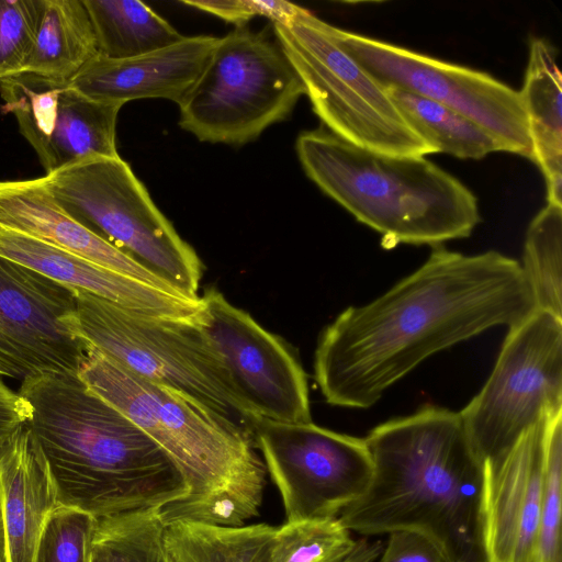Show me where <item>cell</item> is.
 Listing matches in <instances>:
<instances>
[{
    "label": "cell",
    "mask_w": 562,
    "mask_h": 562,
    "mask_svg": "<svg viewBox=\"0 0 562 562\" xmlns=\"http://www.w3.org/2000/svg\"><path fill=\"white\" fill-rule=\"evenodd\" d=\"M536 311L520 263L498 251L463 255L434 247L390 290L349 306L317 341L314 378L335 406L370 408L438 351Z\"/></svg>",
    "instance_id": "6da1fadb"
},
{
    "label": "cell",
    "mask_w": 562,
    "mask_h": 562,
    "mask_svg": "<svg viewBox=\"0 0 562 562\" xmlns=\"http://www.w3.org/2000/svg\"><path fill=\"white\" fill-rule=\"evenodd\" d=\"M364 441L373 475L366 493L337 516L348 530H415L451 562H486L484 462L460 413L425 405L375 426Z\"/></svg>",
    "instance_id": "7a4b0ae2"
},
{
    "label": "cell",
    "mask_w": 562,
    "mask_h": 562,
    "mask_svg": "<svg viewBox=\"0 0 562 562\" xmlns=\"http://www.w3.org/2000/svg\"><path fill=\"white\" fill-rule=\"evenodd\" d=\"M26 422L43 452L58 505L95 518L160 508L189 495L169 457L78 374L21 382Z\"/></svg>",
    "instance_id": "3957f363"
},
{
    "label": "cell",
    "mask_w": 562,
    "mask_h": 562,
    "mask_svg": "<svg viewBox=\"0 0 562 562\" xmlns=\"http://www.w3.org/2000/svg\"><path fill=\"white\" fill-rule=\"evenodd\" d=\"M296 154L306 176L382 246H440L469 237L481 222L476 196L422 156H390L357 147L328 130L301 133Z\"/></svg>",
    "instance_id": "277c9868"
},
{
    "label": "cell",
    "mask_w": 562,
    "mask_h": 562,
    "mask_svg": "<svg viewBox=\"0 0 562 562\" xmlns=\"http://www.w3.org/2000/svg\"><path fill=\"white\" fill-rule=\"evenodd\" d=\"M87 347L78 376L169 457L189 488L183 499L227 494L259 513L267 471L250 431Z\"/></svg>",
    "instance_id": "5b68a950"
},
{
    "label": "cell",
    "mask_w": 562,
    "mask_h": 562,
    "mask_svg": "<svg viewBox=\"0 0 562 562\" xmlns=\"http://www.w3.org/2000/svg\"><path fill=\"white\" fill-rule=\"evenodd\" d=\"M75 290L80 338L124 369L173 390L252 434L260 419L236 389L204 323L151 317Z\"/></svg>",
    "instance_id": "8992f818"
},
{
    "label": "cell",
    "mask_w": 562,
    "mask_h": 562,
    "mask_svg": "<svg viewBox=\"0 0 562 562\" xmlns=\"http://www.w3.org/2000/svg\"><path fill=\"white\" fill-rule=\"evenodd\" d=\"M41 180L56 203L113 247L191 299L203 265L120 156H89Z\"/></svg>",
    "instance_id": "52a82bcc"
},
{
    "label": "cell",
    "mask_w": 562,
    "mask_h": 562,
    "mask_svg": "<svg viewBox=\"0 0 562 562\" xmlns=\"http://www.w3.org/2000/svg\"><path fill=\"white\" fill-rule=\"evenodd\" d=\"M303 94L304 82L272 26H235L220 37L179 105V125L200 142L239 146L288 119Z\"/></svg>",
    "instance_id": "ba28073f"
},
{
    "label": "cell",
    "mask_w": 562,
    "mask_h": 562,
    "mask_svg": "<svg viewBox=\"0 0 562 562\" xmlns=\"http://www.w3.org/2000/svg\"><path fill=\"white\" fill-rule=\"evenodd\" d=\"M301 76L313 111L329 132L367 150L390 156L434 154L406 122L385 87L335 40L330 24L305 9L272 23Z\"/></svg>",
    "instance_id": "9c48e42d"
},
{
    "label": "cell",
    "mask_w": 562,
    "mask_h": 562,
    "mask_svg": "<svg viewBox=\"0 0 562 562\" xmlns=\"http://www.w3.org/2000/svg\"><path fill=\"white\" fill-rule=\"evenodd\" d=\"M508 329L488 379L459 412L483 462L562 412V319L536 310Z\"/></svg>",
    "instance_id": "30bf717a"
},
{
    "label": "cell",
    "mask_w": 562,
    "mask_h": 562,
    "mask_svg": "<svg viewBox=\"0 0 562 562\" xmlns=\"http://www.w3.org/2000/svg\"><path fill=\"white\" fill-rule=\"evenodd\" d=\"M252 437L279 490L285 522L337 517L371 483L373 462L364 438L313 422L265 418L254 425Z\"/></svg>",
    "instance_id": "8fae6325"
},
{
    "label": "cell",
    "mask_w": 562,
    "mask_h": 562,
    "mask_svg": "<svg viewBox=\"0 0 562 562\" xmlns=\"http://www.w3.org/2000/svg\"><path fill=\"white\" fill-rule=\"evenodd\" d=\"M339 45L384 87L416 93L472 120L508 153L532 159L520 92L486 72L330 25Z\"/></svg>",
    "instance_id": "7c38bea8"
},
{
    "label": "cell",
    "mask_w": 562,
    "mask_h": 562,
    "mask_svg": "<svg viewBox=\"0 0 562 562\" xmlns=\"http://www.w3.org/2000/svg\"><path fill=\"white\" fill-rule=\"evenodd\" d=\"M75 311L74 289L0 256V376L78 374L88 347Z\"/></svg>",
    "instance_id": "4fadbf2b"
},
{
    "label": "cell",
    "mask_w": 562,
    "mask_h": 562,
    "mask_svg": "<svg viewBox=\"0 0 562 562\" xmlns=\"http://www.w3.org/2000/svg\"><path fill=\"white\" fill-rule=\"evenodd\" d=\"M203 328L246 403L261 419L308 423L306 374L291 348L216 289L202 296Z\"/></svg>",
    "instance_id": "5bb4252c"
},
{
    "label": "cell",
    "mask_w": 562,
    "mask_h": 562,
    "mask_svg": "<svg viewBox=\"0 0 562 562\" xmlns=\"http://www.w3.org/2000/svg\"><path fill=\"white\" fill-rule=\"evenodd\" d=\"M0 95L46 173L89 156H119L116 121L124 103L94 100L69 82L27 72L1 81Z\"/></svg>",
    "instance_id": "9a60e30c"
},
{
    "label": "cell",
    "mask_w": 562,
    "mask_h": 562,
    "mask_svg": "<svg viewBox=\"0 0 562 562\" xmlns=\"http://www.w3.org/2000/svg\"><path fill=\"white\" fill-rule=\"evenodd\" d=\"M546 420L508 452L484 462L486 562H537Z\"/></svg>",
    "instance_id": "2e32d148"
},
{
    "label": "cell",
    "mask_w": 562,
    "mask_h": 562,
    "mask_svg": "<svg viewBox=\"0 0 562 562\" xmlns=\"http://www.w3.org/2000/svg\"><path fill=\"white\" fill-rule=\"evenodd\" d=\"M0 256L140 315L199 323L206 317L201 296L190 299L165 291L1 224Z\"/></svg>",
    "instance_id": "e0dca14e"
},
{
    "label": "cell",
    "mask_w": 562,
    "mask_h": 562,
    "mask_svg": "<svg viewBox=\"0 0 562 562\" xmlns=\"http://www.w3.org/2000/svg\"><path fill=\"white\" fill-rule=\"evenodd\" d=\"M220 37L183 36L165 48L127 59L97 55L69 85L100 101L167 99L180 105L207 66Z\"/></svg>",
    "instance_id": "ac0fdd59"
},
{
    "label": "cell",
    "mask_w": 562,
    "mask_h": 562,
    "mask_svg": "<svg viewBox=\"0 0 562 562\" xmlns=\"http://www.w3.org/2000/svg\"><path fill=\"white\" fill-rule=\"evenodd\" d=\"M0 224L103 268L182 295L65 212L41 178L0 181Z\"/></svg>",
    "instance_id": "d6986e66"
},
{
    "label": "cell",
    "mask_w": 562,
    "mask_h": 562,
    "mask_svg": "<svg viewBox=\"0 0 562 562\" xmlns=\"http://www.w3.org/2000/svg\"><path fill=\"white\" fill-rule=\"evenodd\" d=\"M0 486L8 562H35L58 503L48 464L26 423L0 441Z\"/></svg>",
    "instance_id": "ffe728a7"
},
{
    "label": "cell",
    "mask_w": 562,
    "mask_h": 562,
    "mask_svg": "<svg viewBox=\"0 0 562 562\" xmlns=\"http://www.w3.org/2000/svg\"><path fill=\"white\" fill-rule=\"evenodd\" d=\"M562 79L557 50L532 37L522 89L519 91L532 146V160L547 184L548 204L562 206Z\"/></svg>",
    "instance_id": "44dd1931"
},
{
    "label": "cell",
    "mask_w": 562,
    "mask_h": 562,
    "mask_svg": "<svg viewBox=\"0 0 562 562\" xmlns=\"http://www.w3.org/2000/svg\"><path fill=\"white\" fill-rule=\"evenodd\" d=\"M98 54L83 0H42L41 19L25 72L69 82Z\"/></svg>",
    "instance_id": "7402d4cb"
},
{
    "label": "cell",
    "mask_w": 562,
    "mask_h": 562,
    "mask_svg": "<svg viewBox=\"0 0 562 562\" xmlns=\"http://www.w3.org/2000/svg\"><path fill=\"white\" fill-rule=\"evenodd\" d=\"M277 527L215 526L191 520L165 525L164 543L171 562H272Z\"/></svg>",
    "instance_id": "603a6c76"
},
{
    "label": "cell",
    "mask_w": 562,
    "mask_h": 562,
    "mask_svg": "<svg viewBox=\"0 0 562 562\" xmlns=\"http://www.w3.org/2000/svg\"><path fill=\"white\" fill-rule=\"evenodd\" d=\"M99 55L127 59L183 38L171 24L138 0H83Z\"/></svg>",
    "instance_id": "cb8c5ba5"
},
{
    "label": "cell",
    "mask_w": 562,
    "mask_h": 562,
    "mask_svg": "<svg viewBox=\"0 0 562 562\" xmlns=\"http://www.w3.org/2000/svg\"><path fill=\"white\" fill-rule=\"evenodd\" d=\"M385 89L409 126L435 153L480 159L494 151H507L497 137L454 110L403 89Z\"/></svg>",
    "instance_id": "d4e9b609"
},
{
    "label": "cell",
    "mask_w": 562,
    "mask_h": 562,
    "mask_svg": "<svg viewBox=\"0 0 562 562\" xmlns=\"http://www.w3.org/2000/svg\"><path fill=\"white\" fill-rule=\"evenodd\" d=\"M520 266L536 310L562 319V206L547 204L530 222Z\"/></svg>",
    "instance_id": "484cf974"
},
{
    "label": "cell",
    "mask_w": 562,
    "mask_h": 562,
    "mask_svg": "<svg viewBox=\"0 0 562 562\" xmlns=\"http://www.w3.org/2000/svg\"><path fill=\"white\" fill-rule=\"evenodd\" d=\"M159 508L98 517L92 548L104 562H171Z\"/></svg>",
    "instance_id": "4316f807"
},
{
    "label": "cell",
    "mask_w": 562,
    "mask_h": 562,
    "mask_svg": "<svg viewBox=\"0 0 562 562\" xmlns=\"http://www.w3.org/2000/svg\"><path fill=\"white\" fill-rule=\"evenodd\" d=\"M356 541L337 517L284 522L277 527L272 562H341Z\"/></svg>",
    "instance_id": "83f0119b"
},
{
    "label": "cell",
    "mask_w": 562,
    "mask_h": 562,
    "mask_svg": "<svg viewBox=\"0 0 562 562\" xmlns=\"http://www.w3.org/2000/svg\"><path fill=\"white\" fill-rule=\"evenodd\" d=\"M562 412L549 417L543 430V484L537 562H562Z\"/></svg>",
    "instance_id": "f1b7e54d"
},
{
    "label": "cell",
    "mask_w": 562,
    "mask_h": 562,
    "mask_svg": "<svg viewBox=\"0 0 562 562\" xmlns=\"http://www.w3.org/2000/svg\"><path fill=\"white\" fill-rule=\"evenodd\" d=\"M97 518L58 505L43 530L35 562H91Z\"/></svg>",
    "instance_id": "f546056e"
},
{
    "label": "cell",
    "mask_w": 562,
    "mask_h": 562,
    "mask_svg": "<svg viewBox=\"0 0 562 562\" xmlns=\"http://www.w3.org/2000/svg\"><path fill=\"white\" fill-rule=\"evenodd\" d=\"M42 0H0V82L26 70Z\"/></svg>",
    "instance_id": "4dcf8cb0"
},
{
    "label": "cell",
    "mask_w": 562,
    "mask_h": 562,
    "mask_svg": "<svg viewBox=\"0 0 562 562\" xmlns=\"http://www.w3.org/2000/svg\"><path fill=\"white\" fill-rule=\"evenodd\" d=\"M181 3L213 14L235 26L247 25L255 16H266L272 23L285 24L302 9L282 0H183Z\"/></svg>",
    "instance_id": "1f68e13d"
},
{
    "label": "cell",
    "mask_w": 562,
    "mask_h": 562,
    "mask_svg": "<svg viewBox=\"0 0 562 562\" xmlns=\"http://www.w3.org/2000/svg\"><path fill=\"white\" fill-rule=\"evenodd\" d=\"M379 562H451L441 548L426 535L408 529L389 532Z\"/></svg>",
    "instance_id": "d6a6232c"
},
{
    "label": "cell",
    "mask_w": 562,
    "mask_h": 562,
    "mask_svg": "<svg viewBox=\"0 0 562 562\" xmlns=\"http://www.w3.org/2000/svg\"><path fill=\"white\" fill-rule=\"evenodd\" d=\"M32 415L29 402L0 376V441L24 425Z\"/></svg>",
    "instance_id": "836d02e7"
},
{
    "label": "cell",
    "mask_w": 562,
    "mask_h": 562,
    "mask_svg": "<svg viewBox=\"0 0 562 562\" xmlns=\"http://www.w3.org/2000/svg\"><path fill=\"white\" fill-rule=\"evenodd\" d=\"M381 553V541L370 542L362 538L356 541L351 552L341 562H375Z\"/></svg>",
    "instance_id": "e575fe53"
},
{
    "label": "cell",
    "mask_w": 562,
    "mask_h": 562,
    "mask_svg": "<svg viewBox=\"0 0 562 562\" xmlns=\"http://www.w3.org/2000/svg\"><path fill=\"white\" fill-rule=\"evenodd\" d=\"M0 562H8L7 542H5V532H4L3 513H2L1 486H0Z\"/></svg>",
    "instance_id": "d590c367"
},
{
    "label": "cell",
    "mask_w": 562,
    "mask_h": 562,
    "mask_svg": "<svg viewBox=\"0 0 562 562\" xmlns=\"http://www.w3.org/2000/svg\"><path fill=\"white\" fill-rule=\"evenodd\" d=\"M91 562H104L101 554L94 548H92Z\"/></svg>",
    "instance_id": "8d00e7d4"
}]
</instances>
